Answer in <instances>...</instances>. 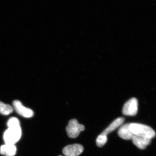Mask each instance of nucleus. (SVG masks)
I'll list each match as a JSON object with an SVG mask.
<instances>
[{"label":"nucleus","instance_id":"obj_1","mask_svg":"<svg viewBox=\"0 0 156 156\" xmlns=\"http://www.w3.org/2000/svg\"><path fill=\"white\" fill-rule=\"evenodd\" d=\"M8 129L4 134V140L6 144L14 145L21 137V127L19 120L15 117H11L7 123Z\"/></svg>","mask_w":156,"mask_h":156},{"label":"nucleus","instance_id":"obj_2","mask_svg":"<svg viewBox=\"0 0 156 156\" xmlns=\"http://www.w3.org/2000/svg\"><path fill=\"white\" fill-rule=\"evenodd\" d=\"M129 129L136 136H143L151 139L156 136L155 132L153 128L140 123H130Z\"/></svg>","mask_w":156,"mask_h":156},{"label":"nucleus","instance_id":"obj_3","mask_svg":"<svg viewBox=\"0 0 156 156\" xmlns=\"http://www.w3.org/2000/svg\"><path fill=\"white\" fill-rule=\"evenodd\" d=\"M85 129V126L79 124L77 120L75 119L69 121L66 128L68 135L72 138H76L81 131H84Z\"/></svg>","mask_w":156,"mask_h":156},{"label":"nucleus","instance_id":"obj_4","mask_svg":"<svg viewBox=\"0 0 156 156\" xmlns=\"http://www.w3.org/2000/svg\"><path fill=\"white\" fill-rule=\"evenodd\" d=\"M138 111V101L135 98H133L128 101L123 107L122 113L125 115L134 116Z\"/></svg>","mask_w":156,"mask_h":156},{"label":"nucleus","instance_id":"obj_5","mask_svg":"<svg viewBox=\"0 0 156 156\" xmlns=\"http://www.w3.org/2000/svg\"><path fill=\"white\" fill-rule=\"evenodd\" d=\"M14 110L17 113L26 118H30L33 116L34 112L30 108L23 106L19 100H14L13 102Z\"/></svg>","mask_w":156,"mask_h":156},{"label":"nucleus","instance_id":"obj_6","mask_svg":"<svg viewBox=\"0 0 156 156\" xmlns=\"http://www.w3.org/2000/svg\"><path fill=\"white\" fill-rule=\"evenodd\" d=\"M83 150V147L80 144H71L65 147L63 153L66 156H78L82 154Z\"/></svg>","mask_w":156,"mask_h":156},{"label":"nucleus","instance_id":"obj_7","mask_svg":"<svg viewBox=\"0 0 156 156\" xmlns=\"http://www.w3.org/2000/svg\"><path fill=\"white\" fill-rule=\"evenodd\" d=\"M133 144L140 149H145L147 145H149L151 139L146 137L134 135L132 139Z\"/></svg>","mask_w":156,"mask_h":156},{"label":"nucleus","instance_id":"obj_8","mask_svg":"<svg viewBox=\"0 0 156 156\" xmlns=\"http://www.w3.org/2000/svg\"><path fill=\"white\" fill-rule=\"evenodd\" d=\"M130 123L125 124L122 126L118 131V134L119 136L123 139L128 140L132 139L134 135L129 129V126Z\"/></svg>","mask_w":156,"mask_h":156},{"label":"nucleus","instance_id":"obj_9","mask_svg":"<svg viewBox=\"0 0 156 156\" xmlns=\"http://www.w3.org/2000/svg\"><path fill=\"white\" fill-rule=\"evenodd\" d=\"M125 119L123 117L119 118L115 120L112 123L101 133L103 135H106L109 133L113 131L118 127L122 125L125 121Z\"/></svg>","mask_w":156,"mask_h":156},{"label":"nucleus","instance_id":"obj_10","mask_svg":"<svg viewBox=\"0 0 156 156\" xmlns=\"http://www.w3.org/2000/svg\"><path fill=\"white\" fill-rule=\"evenodd\" d=\"M17 148L14 145L5 144L0 147V154L2 155H9L14 156L16 153Z\"/></svg>","mask_w":156,"mask_h":156},{"label":"nucleus","instance_id":"obj_11","mask_svg":"<svg viewBox=\"0 0 156 156\" xmlns=\"http://www.w3.org/2000/svg\"><path fill=\"white\" fill-rule=\"evenodd\" d=\"M13 111L14 108L11 105L0 101V114L4 115H7L11 113Z\"/></svg>","mask_w":156,"mask_h":156},{"label":"nucleus","instance_id":"obj_12","mask_svg":"<svg viewBox=\"0 0 156 156\" xmlns=\"http://www.w3.org/2000/svg\"><path fill=\"white\" fill-rule=\"evenodd\" d=\"M107 140L108 138L106 135L101 134L100 135L98 136L97 139H96V144L99 147H102L106 144Z\"/></svg>","mask_w":156,"mask_h":156},{"label":"nucleus","instance_id":"obj_13","mask_svg":"<svg viewBox=\"0 0 156 156\" xmlns=\"http://www.w3.org/2000/svg\"><path fill=\"white\" fill-rule=\"evenodd\" d=\"M6 156H11V155H7Z\"/></svg>","mask_w":156,"mask_h":156},{"label":"nucleus","instance_id":"obj_14","mask_svg":"<svg viewBox=\"0 0 156 156\" xmlns=\"http://www.w3.org/2000/svg\"></svg>","mask_w":156,"mask_h":156}]
</instances>
